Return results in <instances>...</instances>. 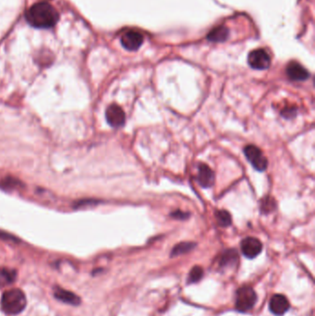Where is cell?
<instances>
[{
    "label": "cell",
    "instance_id": "6da1fadb",
    "mask_svg": "<svg viewBox=\"0 0 315 316\" xmlns=\"http://www.w3.org/2000/svg\"><path fill=\"white\" fill-rule=\"evenodd\" d=\"M59 19L58 11L48 2L36 3L26 12L27 22L37 29L52 28L59 22Z\"/></svg>",
    "mask_w": 315,
    "mask_h": 316
},
{
    "label": "cell",
    "instance_id": "7a4b0ae2",
    "mask_svg": "<svg viewBox=\"0 0 315 316\" xmlns=\"http://www.w3.org/2000/svg\"><path fill=\"white\" fill-rule=\"evenodd\" d=\"M26 304V296L19 289L7 290L2 295L1 308L7 314H19L25 309Z\"/></svg>",
    "mask_w": 315,
    "mask_h": 316
},
{
    "label": "cell",
    "instance_id": "3957f363",
    "mask_svg": "<svg viewBox=\"0 0 315 316\" xmlns=\"http://www.w3.org/2000/svg\"><path fill=\"white\" fill-rule=\"evenodd\" d=\"M257 301V294L254 290L244 286L240 288L236 293V309L241 312L251 311Z\"/></svg>",
    "mask_w": 315,
    "mask_h": 316
},
{
    "label": "cell",
    "instance_id": "277c9868",
    "mask_svg": "<svg viewBox=\"0 0 315 316\" xmlns=\"http://www.w3.org/2000/svg\"><path fill=\"white\" fill-rule=\"evenodd\" d=\"M244 155L247 160L251 163L258 171H264L268 166V161L265 156H263L262 151L260 150L255 145H247L244 148Z\"/></svg>",
    "mask_w": 315,
    "mask_h": 316
},
{
    "label": "cell",
    "instance_id": "5b68a950",
    "mask_svg": "<svg viewBox=\"0 0 315 316\" xmlns=\"http://www.w3.org/2000/svg\"><path fill=\"white\" fill-rule=\"evenodd\" d=\"M248 63L254 70H266L270 67L271 59L265 50L257 49L249 54Z\"/></svg>",
    "mask_w": 315,
    "mask_h": 316
},
{
    "label": "cell",
    "instance_id": "8992f818",
    "mask_svg": "<svg viewBox=\"0 0 315 316\" xmlns=\"http://www.w3.org/2000/svg\"><path fill=\"white\" fill-rule=\"evenodd\" d=\"M241 249L242 254L248 259L257 257L262 251V244L256 238L248 237L241 241Z\"/></svg>",
    "mask_w": 315,
    "mask_h": 316
},
{
    "label": "cell",
    "instance_id": "52a82bcc",
    "mask_svg": "<svg viewBox=\"0 0 315 316\" xmlns=\"http://www.w3.org/2000/svg\"><path fill=\"white\" fill-rule=\"evenodd\" d=\"M106 118L107 123L112 128L118 129L125 124L126 116L122 108L118 105H110L106 110Z\"/></svg>",
    "mask_w": 315,
    "mask_h": 316
},
{
    "label": "cell",
    "instance_id": "ba28073f",
    "mask_svg": "<svg viewBox=\"0 0 315 316\" xmlns=\"http://www.w3.org/2000/svg\"><path fill=\"white\" fill-rule=\"evenodd\" d=\"M120 41L124 49L128 51H136L144 43V36L137 31H128L123 34Z\"/></svg>",
    "mask_w": 315,
    "mask_h": 316
},
{
    "label": "cell",
    "instance_id": "9c48e42d",
    "mask_svg": "<svg viewBox=\"0 0 315 316\" xmlns=\"http://www.w3.org/2000/svg\"><path fill=\"white\" fill-rule=\"evenodd\" d=\"M289 300L287 297L282 294H276L273 296L269 302V309L273 314L277 316H282L289 311Z\"/></svg>",
    "mask_w": 315,
    "mask_h": 316
},
{
    "label": "cell",
    "instance_id": "30bf717a",
    "mask_svg": "<svg viewBox=\"0 0 315 316\" xmlns=\"http://www.w3.org/2000/svg\"><path fill=\"white\" fill-rule=\"evenodd\" d=\"M197 182L205 189L211 188L214 183V173L207 165L201 164L198 166Z\"/></svg>",
    "mask_w": 315,
    "mask_h": 316
},
{
    "label": "cell",
    "instance_id": "8fae6325",
    "mask_svg": "<svg viewBox=\"0 0 315 316\" xmlns=\"http://www.w3.org/2000/svg\"><path fill=\"white\" fill-rule=\"evenodd\" d=\"M287 74L290 80L301 81L309 78V72L301 65L297 62L289 63L287 68Z\"/></svg>",
    "mask_w": 315,
    "mask_h": 316
},
{
    "label": "cell",
    "instance_id": "7c38bea8",
    "mask_svg": "<svg viewBox=\"0 0 315 316\" xmlns=\"http://www.w3.org/2000/svg\"><path fill=\"white\" fill-rule=\"evenodd\" d=\"M238 260H239V255L236 250H233V249L227 250L219 259V267H233L238 262Z\"/></svg>",
    "mask_w": 315,
    "mask_h": 316
},
{
    "label": "cell",
    "instance_id": "4fadbf2b",
    "mask_svg": "<svg viewBox=\"0 0 315 316\" xmlns=\"http://www.w3.org/2000/svg\"><path fill=\"white\" fill-rule=\"evenodd\" d=\"M55 297L58 300L64 301L65 303H70L72 305H78L80 304V298L76 294L71 293L70 291L62 290V289H57L55 291Z\"/></svg>",
    "mask_w": 315,
    "mask_h": 316
},
{
    "label": "cell",
    "instance_id": "5bb4252c",
    "mask_svg": "<svg viewBox=\"0 0 315 316\" xmlns=\"http://www.w3.org/2000/svg\"><path fill=\"white\" fill-rule=\"evenodd\" d=\"M196 247V244L194 242H181L176 244L171 251V257H176L182 254H185L188 252L193 251V249Z\"/></svg>",
    "mask_w": 315,
    "mask_h": 316
},
{
    "label": "cell",
    "instance_id": "9a60e30c",
    "mask_svg": "<svg viewBox=\"0 0 315 316\" xmlns=\"http://www.w3.org/2000/svg\"><path fill=\"white\" fill-rule=\"evenodd\" d=\"M229 36V30L226 27H217L208 34V40L212 42H224Z\"/></svg>",
    "mask_w": 315,
    "mask_h": 316
},
{
    "label": "cell",
    "instance_id": "2e32d148",
    "mask_svg": "<svg viewBox=\"0 0 315 316\" xmlns=\"http://www.w3.org/2000/svg\"><path fill=\"white\" fill-rule=\"evenodd\" d=\"M215 219L217 221L219 225L221 227H229L231 225V215L226 210H218L215 213Z\"/></svg>",
    "mask_w": 315,
    "mask_h": 316
},
{
    "label": "cell",
    "instance_id": "e0dca14e",
    "mask_svg": "<svg viewBox=\"0 0 315 316\" xmlns=\"http://www.w3.org/2000/svg\"><path fill=\"white\" fill-rule=\"evenodd\" d=\"M203 269L201 266H194V267L191 270V272L189 274V277H188V284H194V283H197L201 279H203Z\"/></svg>",
    "mask_w": 315,
    "mask_h": 316
},
{
    "label": "cell",
    "instance_id": "ac0fdd59",
    "mask_svg": "<svg viewBox=\"0 0 315 316\" xmlns=\"http://www.w3.org/2000/svg\"><path fill=\"white\" fill-rule=\"evenodd\" d=\"M19 186H22V183L19 182V179L14 178V177H6L0 182V187L1 189H4V190H13V189H16Z\"/></svg>",
    "mask_w": 315,
    "mask_h": 316
},
{
    "label": "cell",
    "instance_id": "d6986e66",
    "mask_svg": "<svg viewBox=\"0 0 315 316\" xmlns=\"http://www.w3.org/2000/svg\"><path fill=\"white\" fill-rule=\"evenodd\" d=\"M277 204L272 197H265L261 201V210L262 213L268 214L276 209Z\"/></svg>",
    "mask_w": 315,
    "mask_h": 316
},
{
    "label": "cell",
    "instance_id": "ffe728a7",
    "mask_svg": "<svg viewBox=\"0 0 315 316\" xmlns=\"http://www.w3.org/2000/svg\"><path fill=\"white\" fill-rule=\"evenodd\" d=\"M15 279V272H11L10 270H1L0 272V283L1 285L11 284Z\"/></svg>",
    "mask_w": 315,
    "mask_h": 316
},
{
    "label": "cell",
    "instance_id": "44dd1931",
    "mask_svg": "<svg viewBox=\"0 0 315 316\" xmlns=\"http://www.w3.org/2000/svg\"><path fill=\"white\" fill-rule=\"evenodd\" d=\"M296 115V108H286L282 111V116L285 118H293Z\"/></svg>",
    "mask_w": 315,
    "mask_h": 316
},
{
    "label": "cell",
    "instance_id": "7402d4cb",
    "mask_svg": "<svg viewBox=\"0 0 315 316\" xmlns=\"http://www.w3.org/2000/svg\"><path fill=\"white\" fill-rule=\"evenodd\" d=\"M171 215H172L174 218H176V219H186V218L189 217V214H188V213H184V212H182V211H176V212L172 213Z\"/></svg>",
    "mask_w": 315,
    "mask_h": 316
}]
</instances>
